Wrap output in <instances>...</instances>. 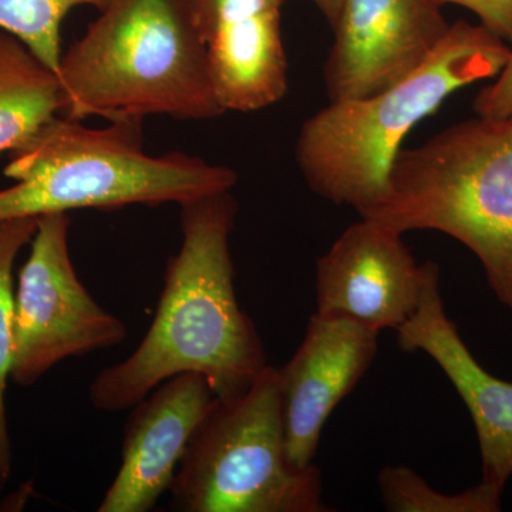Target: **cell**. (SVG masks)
<instances>
[{
    "label": "cell",
    "instance_id": "cell-1",
    "mask_svg": "<svg viewBox=\"0 0 512 512\" xmlns=\"http://www.w3.org/2000/svg\"><path fill=\"white\" fill-rule=\"evenodd\" d=\"M231 191L181 205L180 251L168 259L156 315L140 345L89 387L101 412H123L181 373H200L218 399L247 392L266 369L264 343L239 306L231 239Z\"/></svg>",
    "mask_w": 512,
    "mask_h": 512
},
{
    "label": "cell",
    "instance_id": "cell-2",
    "mask_svg": "<svg viewBox=\"0 0 512 512\" xmlns=\"http://www.w3.org/2000/svg\"><path fill=\"white\" fill-rule=\"evenodd\" d=\"M60 62V116L141 121L225 114L192 0H109Z\"/></svg>",
    "mask_w": 512,
    "mask_h": 512
},
{
    "label": "cell",
    "instance_id": "cell-3",
    "mask_svg": "<svg viewBox=\"0 0 512 512\" xmlns=\"http://www.w3.org/2000/svg\"><path fill=\"white\" fill-rule=\"evenodd\" d=\"M508 56L503 39L457 20L414 72L372 96L329 101L303 123L295 147L302 177L319 197L362 214L382 197L410 131L457 90L495 79Z\"/></svg>",
    "mask_w": 512,
    "mask_h": 512
},
{
    "label": "cell",
    "instance_id": "cell-4",
    "mask_svg": "<svg viewBox=\"0 0 512 512\" xmlns=\"http://www.w3.org/2000/svg\"><path fill=\"white\" fill-rule=\"evenodd\" d=\"M0 191V221L76 210L157 207L229 192L238 174L184 153L150 156L141 121H110L106 128L57 116L23 146L10 151Z\"/></svg>",
    "mask_w": 512,
    "mask_h": 512
},
{
    "label": "cell",
    "instance_id": "cell-5",
    "mask_svg": "<svg viewBox=\"0 0 512 512\" xmlns=\"http://www.w3.org/2000/svg\"><path fill=\"white\" fill-rule=\"evenodd\" d=\"M360 218L456 239L512 312V119L477 116L402 148L382 197Z\"/></svg>",
    "mask_w": 512,
    "mask_h": 512
},
{
    "label": "cell",
    "instance_id": "cell-6",
    "mask_svg": "<svg viewBox=\"0 0 512 512\" xmlns=\"http://www.w3.org/2000/svg\"><path fill=\"white\" fill-rule=\"evenodd\" d=\"M181 512H329L322 474L286 458L278 372L266 366L254 384L215 397L192 434L170 487Z\"/></svg>",
    "mask_w": 512,
    "mask_h": 512
},
{
    "label": "cell",
    "instance_id": "cell-7",
    "mask_svg": "<svg viewBox=\"0 0 512 512\" xmlns=\"http://www.w3.org/2000/svg\"><path fill=\"white\" fill-rule=\"evenodd\" d=\"M70 218L39 217L15 292L10 379L28 387L70 357L111 349L127 339L123 320L101 308L70 256Z\"/></svg>",
    "mask_w": 512,
    "mask_h": 512
},
{
    "label": "cell",
    "instance_id": "cell-8",
    "mask_svg": "<svg viewBox=\"0 0 512 512\" xmlns=\"http://www.w3.org/2000/svg\"><path fill=\"white\" fill-rule=\"evenodd\" d=\"M448 29L433 0H343L323 66L329 101L372 96L399 82Z\"/></svg>",
    "mask_w": 512,
    "mask_h": 512
},
{
    "label": "cell",
    "instance_id": "cell-9",
    "mask_svg": "<svg viewBox=\"0 0 512 512\" xmlns=\"http://www.w3.org/2000/svg\"><path fill=\"white\" fill-rule=\"evenodd\" d=\"M403 235L360 218L316 262V312L397 330L416 312L424 282Z\"/></svg>",
    "mask_w": 512,
    "mask_h": 512
},
{
    "label": "cell",
    "instance_id": "cell-10",
    "mask_svg": "<svg viewBox=\"0 0 512 512\" xmlns=\"http://www.w3.org/2000/svg\"><path fill=\"white\" fill-rule=\"evenodd\" d=\"M379 349V332L343 316L315 312L301 345L278 372L286 458L313 466L330 414L366 375Z\"/></svg>",
    "mask_w": 512,
    "mask_h": 512
},
{
    "label": "cell",
    "instance_id": "cell-11",
    "mask_svg": "<svg viewBox=\"0 0 512 512\" xmlns=\"http://www.w3.org/2000/svg\"><path fill=\"white\" fill-rule=\"evenodd\" d=\"M215 394L200 373H181L158 384L131 407L117 476L99 512H148L170 490L178 466Z\"/></svg>",
    "mask_w": 512,
    "mask_h": 512
},
{
    "label": "cell",
    "instance_id": "cell-12",
    "mask_svg": "<svg viewBox=\"0 0 512 512\" xmlns=\"http://www.w3.org/2000/svg\"><path fill=\"white\" fill-rule=\"evenodd\" d=\"M286 0H192L222 109L252 113L288 92L282 37Z\"/></svg>",
    "mask_w": 512,
    "mask_h": 512
},
{
    "label": "cell",
    "instance_id": "cell-13",
    "mask_svg": "<svg viewBox=\"0 0 512 512\" xmlns=\"http://www.w3.org/2000/svg\"><path fill=\"white\" fill-rule=\"evenodd\" d=\"M396 332L400 349L429 356L460 394L476 427L483 481L504 490L512 477V383L485 370L461 339L446 313L436 262L424 264L419 306Z\"/></svg>",
    "mask_w": 512,
    "mask_h": 512
},
{
    "label": "cell",
    "instance_id": "cell-14",
    "mask_svg": "<svg viewBox=\"0 0 512 512\" xmlns=\"http://www.w3.org/2000/svg\"><path fill=\"white\" fill-rule=\"evenodd\" d=\"M62 109L57 74L18 37L0 30V154L23 146Z\"/></svg>",
    "mask_w": 512,
    "mask_h": 512
},
{
    "label": "cell",
    "instance_id": "cell-15",
    "mask_svg": "<svg viewBox=\"0 0 512 512\" xmlns=\"http://www.w3.org/2000/svg\"><path fill=\"white\" fill-rule=\"evenodd\" d=\"M384 510L389 512H498L503 488L485 483L444 494L434 490L413 468L386 466L377 476Z\"/></svg>",
    "mask_w": 512,
    "mask_h": 512
},
{
    "label": "cell",
    "instance_id": "cell-16",
    "mask_svg": "<svg viewBox=\"0 0 512 512\" xmlns=\"http://www.w3.org/2000/svg\"><path fill=\"white\" fill-rule=\"evenodd\" d=\"M39 218H15L0 221V477L8 481L12 474L6 387L13 359V325H15V289L13 265L20 249L30 244Z\"/></svg>",
    "mask_w": 512,
    "mask_h": 512
},
{
    "label": "cell",
    "instance_id": "cell-17",
    "mask_svg": "<svg viewBox=\"0 0 512 512\" xmlns=\"http://www.w3.org/2000/svg\"><path fill=\"white\" fill-rule=\"evenodd\" d=\"M109 0H0V30L18 37L59 77L63 20L74 8L101 10Z\"/></svg>",
    "mask_w": 512,
    "mask_h": 512
},
{
    "label": "cell",
    "instance_id": "cell-18",
    "mask_svg": "<svg viewBox=\"0 0 512 512\" xmlns=\"http://www.w3.org/2000/svg\"><path fill=\"white\" fill-rule=\"evenodd\" d=\"M477 116L490 119H512V42L510 56L494 83L477 94L473 103Z\"/></svg>",
    "mask_w": 512,
    "mask_h": 512
},
{
    "label": "cell",
    "instance_id": "cell-19",
    "mask_svg": "<svg viewBox=\"0 0 512 512\" xmlns=\"http://www.w3.org/2000/svg\"><path fill=\"white\" fill-rule=\"evenodd\" d=\"M437 6L457 5L471 10L480 25L504 42H512V0H433Z\"/></svg>",
    "mask_w": 512,
    "mask_h": 512
},
{
    "label": "cell",
    "instance_id": "cell-20",
    "mask_svg": "<svg viewBox=\"0 0 512 512\" xmlns=\"http://www.w3.org/2000/svg\"><path fill=\"white\" fill-rule=\"evenodd\" d=\"M316 8L322 13L323 18L329 23L330 28L336 25L339 18L340 8H342L343 0H312Z\"/></svg>",
    "mask_w": 512,
    "mask_h": 512
},
{
    "label": "cell",
    "instance_id": "cell-21",
    "mask_svg": "<svg viewBox=\"0 0 512 512\" xmlns=\"http://www.w3.org/2000/svg\"><path fill=\"white\" fill-rule=\"evenodd\" d=\"M5 483H6V481H5V480H3V478H2V477H0V488H2V485H3V484H5Z\"/></svg>",
    "mask_w": 512,
    "mask_h": 512
}]
</instances>
